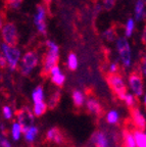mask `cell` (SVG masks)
Instances as JSON below:
<instances>
[{
    "label": "cell",
    "mask_w": 146,
    "mask_h": 147,
    "mask_svg": "<svg viewBox=\"0 0 146 147\" xmlns=\"http://www.w3.org/2000/svg\"><path fill=\"white\" fill-rule=\"evenodd\" d=\"M106 81L110 89L118 95V97L121 100H124L126 93H127V87H126L123 77L118 73H108V75L106 76Z\"/></svg>",
    "instance_id": "obj_1"
},
{
    "label": "cell",
    "mask_w": 146,
    "mask_h": 147,
    "mask_svg": "<svg viewBox=\"0 0 146 147\" xmlns=\"http://www.w3.org/2000/svg\"><path fill=\"white\" fill-rule=\"evenodd\" d=\"M58 60H59L58 50H51V49H48V52L44 55L43 59H42L41 76L46 78V77L50 74L51 69L57 64Z\"/></svg>",
    "instance_id": "obj_2"
},
{
    "label": "cell",
    "mask_w": 146,
    "mask_h": 147,
    "mask_svg": "<svg viewBox=\"0 0 146 147\" xmlns=\"http://www.w3.org/2000/svg\"><path fill=\"white\" fill-rule=\"evenodd\" d=\"M2 50L4 53V57L8 62L9 67L11 69H16L18 67V60L21 56V51L16 48V46H9L5 43L2 44Z\"/></svg>",
    "instance_id": "obj_3"
},
{
    "label": "cell",
    "mask_w": 146,
    "mask_h": 147,
    "mask_svg": "<svg viewBox=\"0 0 146 147\" xmlns=\"http://www.w3.org/2000/svg\"><path fill=\"white\" fill-rule=\"evenodd\" d=\"M2 39L7 45L16 46L18 42V36L16 27L14 23H6L4 26H2Z\"/></svg>",
    "instance_id": "obj_4"
},
{
    "label": "cell",
    "mask_w": 146,
    "mask_h": 147,
    "mask_svg": "<svg viewBox=\"0 0 146 147\" xmlns=\"http://www.w3.org/2000/svg\"><path fill=\"white\" fill-rule=\"evenodd\" d=\"M38 63V56L34 51H29L24 55L23 59H22V73L28 76L31 71H33L35 67Z\"/></svg>",
    "instance_id": "obj_5"
},
{
    "label": "cell",
    "mask_w": 146,
    "mask_h": 147,
    "mask_svg": "<svg viewBox=\"0 0 146 147\" xmlns=\"http://www.w3.org/2000/svg\"><path fill=\"white\" fill-rule=\"evenodd\" d=\"M116 47L119 50L120 56L123 61L125 67H130L131 65V50L129 46L128 41L125 38H120L116 42Z\"/></svg>",
    "instance_id": "obj_6"
},
{
    "label": "cell",
    "mask_w": 146,
    "mask_h": 147,
    "mask_svg": "<svg viewBox=\"0 0 146 147\" xmlns=\"http://www.w3.org/2000/svg\"><path fill=\"white\" fill-rule=\"evenodd\" d=\"M16 115L18 119V124L21 126L22 133L25 134L29 127H31L30 125H32L33 123V115L28 108H24L16 111Z\"/></svg>",
    "instance_id": "obj_7"
},
{
    "label": "cell",
    "mask_w": 146,
    "mask_h": 147,
    "mask_svg": "<svg viewBox=\"0 0 146 147\" xmlns=\"http://www.w3.org/2000/svg\"><path fill=\"white\" fill-rule=\"evenodd\" d=\"M129 84L135 96H141L143 94V81L140 74H138L137 71H133L129 77Z\"/></svg>",
    "instance_id": "obj_8"
},
{
    "label": "cell",
    "mask_w": 146,
    "mask_h": 147,
    "mask_svg": "<svg viewBox=\"0 0 146 147\" xmlns=\"http://www.w3.org/2000/svg\"><path fill=\"white\" fill-rule=\"evenodd\" d=\"M45 14L46 11L44 7H42L41 5H37V14L35 16V25L37 26V29L42 35L46 36L47 34V28H46V23H45Z\"/></svg>",
    "instance_id": "obj_9"
},
{
    "label": "cell",
    "mask_w": 146,
    "mask_h": 147,
    "mask_svg": "<svg viewBox=\"0 0 146 147\" xmlns=\"http://www.w3.org/2000/svg\"><path fill=\"white\" fill-rule=\"evenodd\" d=\"M46 138H47V140L53 141V142L56 143V144H62V143L64 142V135H62V133L57 128L50 129V130L47 132Z\"/></svg>",
    "instance_id": "obj_10"
},
{
    "label": "cell",
    "mask_w": 146,
    "mask_h": 147,
    "mask_svg": "<svg viewBox=\"0 0 146 147\" xmlns=\"http://www.w3.org/2000/svg\"><path fill=\"white\" fill-rule=\"evenodd\" d=\"M132 117H133V122H134L135 126L137 127L138 129H142L144 130L145 129V119H144L143 115L141 113L138 108H133L132 110Z\"/></svg>",
    "instance_id": "obj_11"
},
{
    "label": "cell",
    "mask_w": 146,
    "mask_h": 147,
    "mask_svg": "<svg viewBox=\"0 0 146 147\" xmlns=\"http://www.w3.org/2000/svg\"><path fill=\"white\" fill-rule=\"evenodd\" d=\"M92 140H93L94 144L96 147H108L110 146V143L106 136L102 133V132H96L95 134L92 137Z\"/></svg>",
    "instance_id": "obj_12"
},
{
    "label": "cell",
    "mask_w": 146,
    "mask_h": 147,
    "mask_svg": "<svg viewBox=\"0 0 146 147\" xmlns=\"http://www.w3.org/2000/svg\"><path fill=\"white\" fill-rule=\"evenodd\" d=\"M133 137L135 139V143L137 147H146V134L141 129H136L132 132Z\"/></svg>",
    "instance_id": "obj_13"
},
{
    "label": "cell",
    "mask_w": 146,
    "mask_h": 147,
    "mask_svg": "<svg viewBox=\"0 0 146 147\" xmlns=\"http://www.w3.org/2000/svg\"><path fill=\"white\" fill-rule=\"evenodd\" d=\"M87 108H88L90 113H95V115H100L101 111H102L100 103L96 99L93 98H90L89 100L87 101Z\"/></svg>",
    "instance_id": "obj_14"
},
{
    "label": "cell",
    "mask_w": 146,
    "mask_h": 147,
    "mask_svg": "<svg viewBox=\"0 0 146 147\" xmlns=\"http://www.w3.org/2000/svg\"><path fill=\"white\" fill-rule=\"evenodd\" d=\"M124 146L125 147H137L135 143V139L133 137L132 132L126 130L124 131Z\"/></svg>",
    "instance_id": "obj_15"
},
{
    "label": "cell",
    "mask_w": 146,
    "mask_h": 147,
    "mask_svg": "<svg viewBox=\"0 0 146 147\" xmlns=\"http://www.w3.org/2000/svg\"><path fill=\"white\" fill-rule=\"evenodd\" d=\"M144 5H145V0H138L135 7V14H136V20L139 21L142 16H145V10H144Z\"/></svg>",
    "instance_id": "obj_16"
},
{
    "label": "cell",
    "mask_w": 146,
    "mask_h": 147,
    "mask_svg": "<svg viewBox=\"0 0 146 147\" xmlns=\"http://www.w3.org/2000/svg\"><path fill=\"white\" fill-rule=\"evenodd\" d=\"M37 134H38V128H37V127H35V126L29 127V129H28L25 133L26 141H28V142H30V143L33 142V141L35 140V138H36Z\"/></svg>",
    "instance_id": "obj_17"
},
{
    "label": "cell",
    "mask_w": 146,
    "mask_h": 147,
    "mask_svg": "<svg viewBox=\"0 0 146 147\" xmlns=\"http://www.w3.org/2000/svg\"><path fill=\"white\" fill-rule=\"evenodd\" d=\"M73 100H74V104L76 106H78V107H80L84 103V100H85L84 94L81 91H79V90H75L73 92Z\"/></svg>",
    "instance_id": "obj_18"
},
{
    "label": "cell",
    "mask_w": 146,
    "mask_h": 147,
    "mask_svg": "<svg viewBox=\"0 0 146 147\" xmlns=\"http://www.w3.org/2000/svg\"><path fill=\"white\" fill-rule=\"evenodd\" d=\"M46 109H47V105L44 103L43 101L34 103V115L36 117H41L42 115H44Z\"/></svg>",
    "instance_id": "obj_19"
},
{
    "label": "cell",
    "mask_w": 146,
    "mask_h": 147,
    "mask_svg": "<svg viewBox=\"0 0 146 147\" xmlns=\"http://www.w3.org/2000/svg\"><path fill=\"white\" fill-rule=\"evenodd\" d=\"M51 81H52L53 84H55L56 86H62L64 81H66V76H64V74H62V71H59V73L52 75Z\"/></svg>",
    "instance_id": "obj_20"
},
{
    "label": "cell",
    "mask_w": 146,
    "mask_h": 147,
    "mask_svg": "<svg viewBox=\"0 0 146 147\" xmlns=\"http://www.w3.org/2000/svg\"><path fill=\"white\" fill-rule=\"evenodd\" d=\"M44 98V93H43V89L42 87H37L36 89L33 92V100H34V103H37V102H41L43 101Z\"/></svg>",
    "instance_id": "obj_21"
},
{
    "label": "cell",
    "mask_w": 146,
    "mask_h": 147,
    "mask_svg": "<svg viewBox=\"0 0 146 147\" xmlns=\"http://www.w3.org/2000/svg\"><path fill=\"white\" fill-rule=\"evenodd\" d=\"M68 64H69L70 69H72V71H75V69H77V67H78V59H77V56H76V54L71 53V54L69 55Z\"/></svg>",
    "instance_id": "obj_22"
},
{
    "label": "cell",
    "mask_w": 146,
    "mask_h": 147,
    "mask_svg": "<svg viewBox=\"0 0 146 147\" xmlns=\"http://www.w3.org/2000/svg\"><path fill=\"white\" fill-rule=\"evenodd\" d=\"M11 132H12V138H14V140H18L20 137H21V134H22L21 126H20L18 123H14Z\"/></svg>",
    "instance_id": "obj_23"
},
{
    "label": "cell",
    "mask_w": 146,
    "mask_h": 147,
    "mask_svg": "<svg viewBox=\"0 0 146 147\" xmlns=\"http://www.w3.org/2000/svg\"><path fill=\"white\" fill-rule=\"evenodd\" d=\"M103 36H104V38L107 40V41H114L116 37V32L114 27H112L110 29H108L107 31H105V32L103 33Z\"/></svg>",
    "instance_id": "obj_24"
},
{
    "label": "cell",
    "mask_w": 146,
    "mask_h": 147,
    "mask_svg": "<svg viewBox=\"0 0 146 147\" xmlns=\"http://www.w3.org/2000/svg\"><path fill=\"white\" fill-rule=\"evenodd\" d=\"M106 121L110 124H116V123L119 122V113L114 111V110L110 111L107 113V115H106Z\"/></svg>",
    "instance_id": "obj_25"
},
{
    "label": "cell",
    "mask_w": 146,
    "mask_h": 147,
    "mask_svg": "<svg viewBox=\"0 0 146 147\" xmlns=\"http://www.w3.org/2000/svg\"><path fill=\"white\" fill-rule=\"evenodd\" d=\"M59 99H60L59 91H55L54 93H53L52 96L50 97V100H49V106H50L51 108H54L55 106L57 105V103H58Z\"/></svg>",
    "instance_id": "obj_26"
},
{
    "label": "cell",
    "mask_w": 146,
    "mask_h": 147,
    "mask_svg": "<svg viewBox=\"0 0 146 147\" xmlns=\"http://www.w3.org/2000/svg\"><path fill=\"white\" fill-rule=\"evenodd\" d=\"M134 27H135V22L133 18H130L126 25V29H125V32H126V35L127 37H130L133 33V30H134Z\"/></svg>",
    "instance_id": "obj_27"
},
{
    "label": "cell",
    "mask_w": 146,
    "mask_h": 147,
    "mask_svg": "<svg viewBox=\"0 0 146 147\" xmlns=\"http://www.w3.org/2000/svg\"><path fill=\"white\" fill-rule=\"evenodd\" d=\"M124 101H125L126 104H127L129 107H134L135 103H136V98H135L134 95L127 94V93H126L125 98H124Z\"/></svg>",
    "instance_id": "obj_28"
},
{
    "label": "cell",
    "mask_w": 146,
    "mask_h": 147,
    "mask_svg": "<svg viewBox=\"0 0 146 147\" xmlns=\"http://www.w3.org/2000/svg\"><path fill=\"white\" fill-rule=\"evenodd\" d=\"M103 5L106 10H110L116 5V0H103Z\"/></svg>",
    "instance_id": "obj_29"
},
{
    "label": "cell",
    "mask_w": 146,
    "mask_h": 147,
    "mask_svg": "<svg viewBox=\"0 0 146 147\" xmlns=\"http://www.w3.org/2000/svg\"><path fill=\"white\" fill-rule=\"evenodd\" d=\"M5 2L8 3L12 8H18L21 3L23 2V0H5Z\"/></svg>",
    "instance_id": "obj_30"
},
{
    "label": "cell",
    "mask_w": 146,
    "mask_h": 147,
    "mask_svg": "<svg viewBox=\"0 0 146 147\" xmlns=\"http://www.w3.org/2000/svg\"><path fill=\"white\" fill-rule=\"evenodd\" d=\"M3 115H4L5 119H11V117H12L11 108L9 107V106H4V107H3Z\"/></svg>",
    "instance_id": "obj_31"
},
{
    "label": "cell",
    "mask_w": 146,
    "mask_h": 147,
    "mask_svg": "<svg viewBox=\"0 0 146 147\" xmlns=\"http://www.w3.org/2000/svg\"><path fill=\"white\" fill-rule=\"evenodd\" d=\"M119 71V64L118 63H112L110 65L108 73H118Z\"/></svg>",
    "instance_id": "obj_32"
},
{
    "label": "cell",
    "mask_w": 146,
    "mask_h": 147,
    "mask_svg": "<svg viewBox=\"0 0 146 147\" xmlns=\"http://www.w3.org/2000/svg\"><path fill=\"white\" fill-rule=\"evenodd\" d=\"M6 65H7L6 58H5L2 54H0V67L4 69V67H6Z\"/></svg>",
    "instance_id": "obj_33"
},
{
    "label": "cell",
    "mask_w": 146,
    "mask_h": 147,
    "mask_svg": "<svg viewBox=\"0 0 146 147\" xmlns=\"http://www.w3.org/2000/svg\"><path fill=\"white\" fill-rule=\"evenodd\" d=\"M0 147H11V145H10V143L8 142L7 140H5V139H0Z\"/></svg>",
    "instance_id": "obj_34"
},
{
    "label": "cell",
    "mask_w": 146,
    "mask_h": 147,
    "mask_svg": "<svg viewBox=\"0 0 146 147\" xmlns=\"http://www.w3.org/2000/svg\"><path fill=\"white\" fill-rule=\"evenodd\" d=\"M51 1H52V0H43V2L45 3V5H46V9H47V11L49 12V14H51V12H50V4H51Z\"/></svg>",
    "instance_id": "obj_35"
},
{
    "label": "cell",
    "mask_w": 146,
    "mask_h": 147,
    "mask_svg": "<svg viewBox=\"0 0 146 147\" xmlns=\"http://www.w3.org/2000/svg\"><path fill=\"white\" fill-rule=\"evenodd\" d=\"M2 12H0V29L2 28Z\"/></svg>",
    "instance_id": "obj_36"
},
{
    "label": "cell",
    "mask_w": 146,
    "mask_h": 147,
    "mask_svg": "<svg viewBox=\"0 0 146 147\" xmlns=\"http://www.w3.org/2000/svg\"><path fill=\"white\" fill-rule=\"evenodd\" d=\"M143 42H145V29H144V32H143Z\"/></svg>",
    "instance_id": "obj_37"
}]
</instances>
